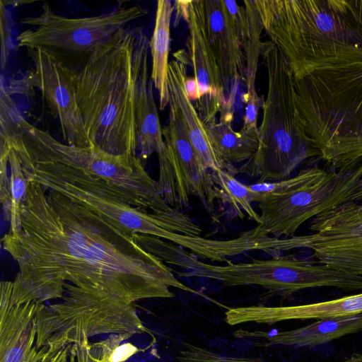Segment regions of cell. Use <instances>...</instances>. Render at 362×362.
Instances as JSON below:
<instances>
[{"mask_svg": "<svg viewBox=\"0 0 362 362\" xmlns=\"http://www.w3.org/2000/svg\"><path fill=\"white\" fill-rule=\"evenodd\" d=\"M18 263L10 281L13 302L62 298L64 284L98 290L130 303L197 293L134 237L66 197L30 181L21 208V230L1 238Z\"/></svg>", "mask_w": 362, "mask_h": 362, "instance_id": "1", "label": "cell"}, {"mask_svg": "<svg viewBox=\"0 0 362 362\" xmlns=\"http://www.w3.org/2000/svg\"><path fill=\"white\" fill-rule=\"evenodd\" d=\"M141 28L124 29L87 54L74 71L76 100L94 148L137 156L135 87L142 48Z\"/></svg>", "mask_w": 362, "mask_h": 362, "instance_id": "2", "label": "cell"}, {"mask_svg": "<svg viewBox=\"0 0 362 362\" xmlns=\"http://www.w3.org/2000/svg\"><path fill=\"white\" fill-rule=\"evenodd\" d=\"M252 2L295 79L326 66L362 62V20L355 0Z\"/></svg>", "mask_w": 362, "mask_h": 362, "instance_id": "3", "label": "cell"}, {"mask_svg": "<svg viewBox=\"0 0 362 362\" xmlns=\"http://www.w3.org/2000/svg\"><path fill=\"white\" fill-rule=\"evenodd\" d=\"M11 139V146L29 158L57 164L97 181L122 202L159 216L177 233L188 235L202 233L189 216L167 204L158 181L149 175L138 156H115L93 146L61 143L21 115Z\"/></svg>", "mask_w": 362, "mask_h": 362, "instance_id": "4", "label": "cell"}, {"mask_svg": "<svg viewBox=\"0 0 362 362\" xmlns=\"http://www.w3.org/2000/svg\"><path fill=\"white\" fill-rule=\"evenodd\" d=\"M308 136L329 165L360 156L362 62L326 66L295 79Z\"/></svg>", "mask_w": 362, "mask_h": 362, "instance_id": "5", "label": "cell"}, {"mask_svg": "<svg viewBox=\"0 0 362 362\" xmlns=\"http://www.w3.org/2000/svg\"><path fill=\"white\" fill-rule=\"evenodd\" d=\"M261 57L268 86L258 127L259 146L237 173L258 177L257 182H277L289 178L301 163L320 153L307 134L286 58L269 40L263 42Z\"/></svg>", "mask_w": 362, "mask_h": 362, "instance_id": "6", "label": "cell"}, {"mask_svg": "<svg viewBox=\"0 0 362 362\" xmlns=\"http://www.w3.org/2000/svg\"><path fill=\"white\" fill-rule=\"evenodd\" d=\"M144 250L167 264L184 270L180 276L213 279L224 286H258L273 296L286 297L314 288H335L346 291L362 290V276L344 272L317 261L297 257L254 259L247 263L216 265L200 260L192 252L158 237L145 235Z\"/></svg>", "mask_w": 362, "mask_h": 362, "instance_id": "7", "label": "cell"}, {"mask_svg": "<svg viewBox=\"0 0 362 362\" xmlns=\"http://www.w3.org/2000/svg\"><path fill=\"white\" fill-rule=\"evenodd\" d=\"M327 175L317 181L310 169L279 182L257 199L261 222L250 229L257 238L296 235L306 221L349 202H362V156L329 165Z\"/></svg>", "mask_w": 362, "mask_h": 362, "instance_id": "8", "label": "cell"}, {"mask_svg": "<svg viewBox=\"0 0 362 362\" xmlns=\"http://www.w3.org/2000/svg\"><path fill=\"white\" fill-rule=\"evenodd\" d=\"M146 14L145 9L134 6L117 7L110 13L91 17L69 18L56 13L45 2L39 15L21 21L30 28L17 37L18 46L87 54L124 30L130 22Z\"/></svg>", "mask_w": 362, "mask_h": 362, "instance_id": "9", "label": "cell"}, {"mask_svg": "<svg viewBox=\"0 0 362 362\" xmlns=\"http://www.w3.org/2000/svg\"><path fill=\"white\" fill-rule=\"evenodd\" d=\"M168 120L163 129L164 148L158 153L159 178L162 196L172 208L187 207L192 197H197L206 210L213 214L221 191L211 171L199 160L189 139L177 106L168 104Z\"/></svg>", "mask_w": 362, "mask_h": 362, "instance_id": "10", "label": "cell"}, {"mask_svg": "<svg viewBox=\"0 0 362 362\" xmlns=\"http://www.w3.org/2000/svg\"><path fill=\"white\" fill-rule=\"evenodd\" d=\"M358 204L349 202L315 216L309 222L311 233L289 237L290 250H310L317 262L362 276V213Z\"/></svg>", "mask_w": 362, "mask_h": 362, "instance_id": "11", "label": "cell"}, {"mask_svg": "<svg viewBox=\"0 0 362 362\" xmlns=\"http://www.w3.org/2000/svg\"><path fill=\"white\" fill-rule=\"evenodd\" d=\"M35 70L30 74L53 117L58 120L66 144L91 147L78 107L74 71L60 61L54 53L42 47L28 49Z\"/></svg>", "mask_w": 362, "mask_h": 362, "instance_id": "12", "label": "cell"}, {"mask_svg": "<svg viewBox=\"0 0 362 362\" xmlns=\"http://www.w3.org/2000/svg\"><path fill=\"white\" fill-rule=\"evenodd\" d=\"M174 5L176 16L188 27L189 57L199 90L195 107L206 124L216 120L226 101L219 68L208 40L204 0L176 1Z\"/></svg>", "mask_w": 362, "mask_h": 362, "instance_id": "13", "label": "cell"}, {"mask_svg": "<svg viewBox=\"0 0 362 362\" xmlns=\"http://www.w3.org/2000/svg\"><path fill=\"white\" fill-rule=\"evenodd\" d=\"M208 40L223 85L225 108L221 119L232 121L238 83L245 80L244 51L235 22L223 0H204Z\"/></svg>", "mask_w": 362, "mask_h": 362, "instance_id": "14", "label": "cell"}, {"mask_svg": "<svg viewBox=\"0 0 362 362\" xmlns=\"http://www.w3.org/2000/svg\"><path fill=\"white\" fill-rule=\"evenodd\" d=\"M362 314V292L326 301L288 306L250 305L229 308V325L246 322L272 325L291 320L325 319Z\"/></svg>", "mask_w": 362, "mask_h": 362, "instance_id": "15", "label": "cell"}, {"mask_svg": "<svg viewBox=\"0 0 362 362\" xmlns=\"http://www.w3.org/2000/svg\"><path fill=\"white\" fill-rule=\"evenodd\" d=\"M189 60L183 51L174 54L168 69L170 100L177 106L189 139L205 168L210 171L222 169L208 137L206 125L188 97L185 88Z\"/></svg>", "mask_w": 362, "mask_h": 362, "instance_id": "16", "label": "cell"}, {"mask_svg": "<svg viewBox=\"0 0 362 362\" xmlns=\"http://www.w3.org/2000/svg\"><path fill=\"white\" fill-rule=\"evenodd\" d=\"M147 38L144 44L135 87V124L138 144L137 156L143 162L165 146L163 129L153 95V83L148 71Z\"/></svg>", "mask_w": 362, "mask_h": 362, "instance_id": "17", "label": "cell"}, {"mask_svg": "<svg viewBox=\"0 0 362 362\" xmlns=\"http://www.w3.org/2000/svg\"><path fill=\"white\" fill-rule=\"evenodd\" d=\"M360 331H362V314L320 319L308 325L274 334L260 330L250 331L240 329L235 331L233 335L242 339H264L266 343L262 346L313 347Z\"/></svg>", "mask_w": 362, "mask_h": 362, "instance_id": "18", "label": "cell"}, {"mask_svg": "<svg viewBox=\"0 0 362 362\" xmlns=\"http://www.w3.org/2000/svg\"><path fill=\"white\" fill-rule=\"evenodd\" d=\"M243 4L247 11L248 28L243 40L245 65L244 82L246 92L244 95L245 107L241 129L252 132L258 130V114L264 101L262 97L259 96L255 83L258 62L263 45L261 40L263 27L252 0L244 1Z\"/></svg>", "mask_w": 362, "mask_h": 362, "instance_id": "19", "label": "cell"}, {"mask_svg": "<svg viewBox=\"0 0 362 362\" xmlns=\"http://www.w3.org/2000/svg\"><path fill=\"white\" fill-rule=\"evenodd\" d=\"M212 148L222 170L235 175V164L247 161L256 153L259 143V131H235L231 122L219 119L206 124Z\"/></svg>", "mask_w": 362, "mask_h": 362, "instance_id": "20", "label": "cell"}, {"mask_svg": "<svg viewBox=\"0 0 362 362\" xmlns=\"http://www.w3.org/2000/svg\"><path fill=\"white\" fill-rule=\"evenodd\" d=\"M175 5L170 0L157 2L155 26L149 47L152 57L151 78L158 94L159 107L164 110L169 104L168 56L170 23Z\"/></svg>", "mask_w": 362, "mask_h": 362, "instance_id": "21", "label": "cell"}, {"mask_svg": "<svg viewBox=\"0 0 362 362\" xmlns=\"http://www.w3.org/2000/svg\"><path fill=\"white\" fill-rule=\"evenodd\" d=\"M211 173L216 185L220 189L222 203L228 204L236 216L243 218L247 214L249 218L259 224L260 216L252 206L259 193L239 182L234 175L226 170L220 169L211 171Z\"/></svg>", "mask_w": 362, "mask_h": 362, "instance_id": "22", "label": "cell"}, {"mask_svg": "<svg viewBox=\"0 0 362 362\" xmlns=\"http://www.w3.org/2000/svg\"><path fill=\"white\" fill-rule=\"evenodd\" d=\"M8 162L10 170L9 179L11 197L8 232L17 233L21 230V208L28 190L29 182L24 173L17 152L11 146Z\"/></svg>", "mask_w": 362, "mask_h": 362, "instance_id": "23", "label": "cell"}, {"mask_svg": "<svg viewBox=\"0 0 362 362\" xmlns=\"http://www.w3.org/2000/svg\"><path fill=\"white\" fill-rule=\"evenodd\" d=\"M181 344L177 362H264L262 357L228 356L189 343Z\"/></svg>", "mask_w": 362, "mask_h": 362, "instance_id": "24", "label": "cell"}, {"mask_svg": "<svg viewBox=\"0 0 362 362\" xmlns=\"http://www.w3.org/2000/svg\"><path fill=\"white\" fill-rule=\"evenodd\" d=\"M1 66L4 69L11 49V23L8 11L1 2Z\"/></svg>", "mask_w": 362, "mask_h": 362, "instance_id": "25", "label": "cell"}, {"mask_svg": "<svg viewBox=\"0 0 362 362\" xmlns=\"http://www.w3.org/2000/svg\"><path fill=\"white\" fill-rule=\"evenodd\" d=\"M139 351L137 347L129 343L117 346L113 350L107 362H124Z\"/></svg>", "mask_w": 362, "mask_h": 362, "instance_id": "26", "label": "cell"}, {"mask_svg": "<svg viewBox=\"0 0 362 362\" xmlns=\"http://www.w3.org/2000/svg\"><path fill=\"white\" fill-rule=\"evenodd\" d=\"M185 88L188 97L191 100L197 101L199 98V90L196 80L194 78H187L185 81Z\"/></svg>", "mask_w": 362, "mask_h": 362, "instance_id": "27", "label": "cell"}, {"mask_svg": "<svg viewBox=\"0 0 362 362\" xmlns=\"http://www.w3.org/2000/svg\"><path fill=\"white\" fill-rule=\"evenodd\" d=\"M344 362H362V353L353 354Z\"/></svg>", "mask_w": 362, "mask_h": 362, "instance_id": "28", "label": "cell"}, {"mask_svg": "<svg viewBox=\"0 0 362 362\" xmlns=\"http://www.w3.org/2000/svg\"><path fill=\"white\" fill-rule=\"evenodd\" d=\"M355 2L362 20V0H355Z\"/></svg>", "mask_w": 362, "mask_h": 362, "instance_id": "29", "label": "cell"}, {"mask_svg": "<svg viewBox=\"0 0 362 362\" xmlns=\"http://www.w3.org/2000/svg\"><path fill=\"white\" fill-rule=\"evenodd\" d=\"M358 208H359L360 211L362 213V202L361 203H358Z\"/></svg>", "mask_w": 362, "mask_h": 362, "instance_id": "30", "label": "cell"}, {"mask_svg": "<svg viewBox=\"0 0 362 362\" xmlns=\"http://www.w3.org/2000/svg\"><path fill=\"white\" fill-rule=\"evenodd\" d=\"M360 156H362V141H361V146L360 149Z\"/></svg>", "mask_w": 362, "mask_h": 362, "instance_id": "31", "label": "cell"}]
</instances>
